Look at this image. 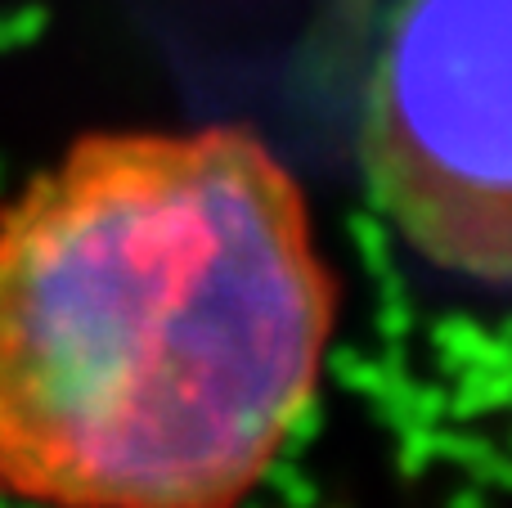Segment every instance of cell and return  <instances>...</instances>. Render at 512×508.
<instances>
[{"instance_id": "5b68a950", "label": "cell", "mask_w": 512, "mask_h": 508, "mask_svg": "<svg viewBox=\"0 0 512 508\" xmlns=\"http://www.w3.org/2000/svg\"><path fill=\"white\" fill-rule=\"evenodd\" d=\"M0 508H5V504H0Z\"/></svg>"}, {"instance_id": "7a4b0ae2", "label": "cell", "mask_w": 512, "mask_h": 508, "mask_svg": "<svg viewBox=\"0 0 512 508\" xmlns=\"http://www.w3.org/2000/svg\"><path fill=\"white\" fill-rule=\"evenodd\" d=\"M360 167L423 261L512 288V0H400L364 86Z\"/></svg>"}, {"instance_id": "277c9868", "label": "cell", "mask_w": 512, "mask_h": 508, "mask_svg": "<svg viewBox=\"0 0 512 508\" xmlns=\"http://www.w3.org/2000/svg\"><path fill=\"white\" fill-rule=\"evenodd\" d=\"M0 176H5V167H0Z\"/></svg>"}, {"instance_id": "3957f363", "label": "cell", "mask_w": 512, "mask_h": 508, "mask_svg": "<svg viewBox=\"0 0 512 508\" xmlns=\"http://www.w3.org/2000/svg\"><path fill=\"white\" fill-rule=\"evenodd\" d=\"M45 23H50V14H45L41 5L5 9V14H0V50H23V45L41 41Z\"/></svg>"}, {"instance_id": "6da1fadb", "label": "cell", "mask_w": 512, "mask_h": 508, "mask_svg": "<svg viewBox=\"0 0 512 508\" xmlns=\"http://www.w3.org/2000/svg\"><path fill=\"white\" fill-rule=\"evenodd\" d=\"M333 315L256 131L86 135L0 212V495L239 508L315 401Z\"/></svg>"}]
</instances>
